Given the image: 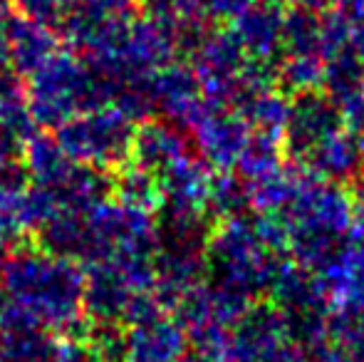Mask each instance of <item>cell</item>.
<instances>
[{
	"instance_id": "cell-1",
	"label": "cell",
	"mask_w": 364,
	"mask_h": 362,
	"mask_svg": "<svg viewBox=\"0 0 364 362\" xmlns=\"http://www.w3.org/2000/svg\"><path fill=\"white\" fill-rule=\"evenodd\" d=\"M3 298L58 335H85V275L73 258L45 251H18L0 263Z\"/></svg>"
},
{
	"instance_id": "cell-2",
	"label": "cell",
	"mask_w": 364,
	"mask_h": 362,
	"mask_svg": "<svg viewBox=\"0 0 364 362\" xmlns=\"http://www.w3.org/2000/svg\"><path fill=\"white\" fill-rule=\"evenodd\" d=\"M230 362H305V353L292 340L283 313L270 308L245 310L230 330Z\"/></svg>"
},
{
	"instance_id": "cell-3",
	"label": "cell",
	"mask_w": 364,
	"mask_h": 362,
	"mask_svg": "<svg viewBox=\"0 0 364 362\" xmlns=\"http://www.w3.org/2000/svg\"><path fill=\"white\" fill-rule=\"evenodd\" d=\"M30 85V112L43 124H63L70 119L85 97V78L82 70L65 55L55 53L40 70H35Z\"/></svg>"
},
{
	"instance_id": "cell-4",
	"label": "cell",
	"mask_w": 364,
	"mask_h": 362,
	"mask_svg": "<svg viewBox=\"0 0 364 362\" xmlns=\"http://www.w3.org/2000/svg\"><path fill=\"white\" fill-rule=\"evenodd\" d=\"M141 280L139 266H95L85 278V318L92 325L124 323Z\"/></svg>"
},
{
	"instance_id": "cell-5",
	"label": "cell",
	"mask_w": 364,
	"mask_h": 362,
	"mask_svg": "<svg viewBox=\"0 0 364 362\" xmlns=\"http://www.w3.org/2000/svg\"><path fill=\"white\" fill-rule=\"evenodd\" d=\"M188 353L186 330L164 315L124 330L122 362H188Z\"/></svg>"
},
{
	"instance_id": "cell-6",
	"label": "cell",
	"mask_w": 364,
	"mask_h": 362,
	"mask_svg": "<svg viewBox=\"0 0 364 362\" xmlns=\"http://www.w3.org/2000/svg\"><path fill=\"white\" fill-rule=\"evenodd\" d=\"M8 58L13 65H18L23 73H35L40 70L55 53H58V43H55L53 33L38 20H15L8 25Z\"/></svg>"
},
{
	"instance_id": "cell-7",
	"label": "cell",
	"mask_w": 364,
	"mask_h": 362,
	"mask_svg": "<svg viewBox=\"0 0 364 362\" xmlns=\"http://www.w3.org/2000/svg\"><path fill=\"white\" fill-rule=\"evenodd\" d=\"M68 151L63 149L58 139H48V137H30L28 151H25V166L33 174L35 181L43 183V188H58L60 183L70 176L68 164Z\"/></svg>"
},
{
	"instance_id": "cell-8",
	"label": "cell",
	"mask_w": 364,
	"mask_h": 362,
	"mask_svg": "<svg viewBox=\"0 0 364 362\" xmlns=\"http://www.w3.org/2000/svg\"><path fill=\"white\" fill-rule=\"evenodd\" d=\"M23 8V13L30 20L38 23H53V18H58L60 13V0H15Z\"/></svg>"
},
{
	"instance_id": "cell-9",
	"label": "cell",
	"mask_w": 364,
	"mask_h": 362,
	"mask_svg": "<svg viewBox=\"0 0 364 362\" xmlns=\"http://www.w3.org/2000/svg\"><path fill=\"white\" fill-rule=\"evenodd\" d=\"M305 362H342V360H340V355H337L335 345H330V348H325V350H320V353L310 355V358H307Z\"/></svg>"
},
{
	"instance_id": "cell-10",
	"label": "cell",
	"mask_w": 364,
	"mask_h": 362,
	"mask_svg": "<svg viewBox=\"0 0 364 362\" xmlns=\"http://www.w3.org/2000/svg\"><path fill=\"white\" fill-rule=\"evenodd\" d=\"M8 25H10V3L8 0H0V40H3Z\"/></svg>"
},
{
	"instance_id": "cell-11",
	"label": "cell",
	"mask_w": 364,
	"mask_h": 362,
	"mask_svg": "<svg viewBox=\"0 0 364 362\" xmlns=\"http://www.w3.org/2000/svg\"><path fill=\"white\" fill-rule=\"evenodd\" d=\"M0 298H3V275H0Z\"/></svg>"
},
{
	"instance_id": "cell-12",
	"label": "cell",
	"mask_w": 364,
	"mask_h": 362,
	"mask_svg": "<svg viewBox=\"0 0 364 362\" xmlns=\"http://www.w3.org/2000/svg\"><path fill=\"white\" fill-rule=\"evenodd\" d=\"M223 362H230V360H223Z\"/></svg>"
}]
</instances>
